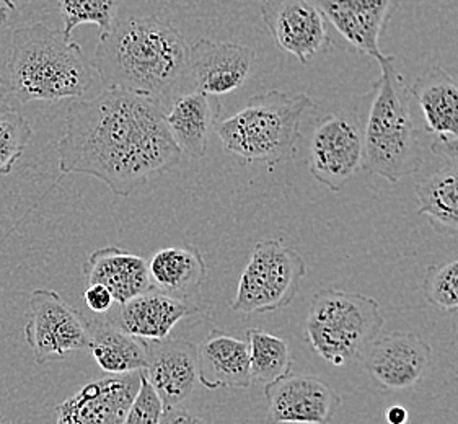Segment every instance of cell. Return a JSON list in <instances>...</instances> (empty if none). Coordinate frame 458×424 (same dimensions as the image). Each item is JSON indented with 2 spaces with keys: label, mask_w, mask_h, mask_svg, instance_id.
Returning <instances> with one entry per match:
<instances>
[{
  "label": "cell",
  "mask_w": 458,
  "mask_h": 424,
  "mask_svg": "<svg viewBox=\"0 0 458 424\" xmlns=\"http://www.w3.org/2000/svg\"><path fill=\"white\" fill-rule=\"evenodd\" d=\"M166 110L152 97L121 89L73 100L57 148L61 175L98 178L116 196L134 193L183 156L166 128Z\"/></svg>",
  "instance_id": "obj_1"
},
{
  "label": "cell",
  "mask_w": 458,
  "mask_h": 424,
  "mask_svg": "<svg viewBox=\"0 0 458 424\" xmlns=\"http://www.w3.org/2000/svg\"><path fill=\"white\" fill-rule=\"evenodd\" d=\"M92 65L106 89L147 95L166 108L196 90L186 39L158 17L116 20L100 35Z\"/></svg>",
  "instance_id": "obj_2"
},
{
  "label": "cell",
  "mask_w": 458,
  "mask_h": 424,
  "mask_svg": "<svg viewBox=\"0 0 458 424\" xmlns=\"http://www.w3.org/2000/svg\"><path fill=\"white\" fill-rule=\"evenodd\" d=\"M95 82L92 61L63 30L45 23L13 30L7 85L20 105L79 100Z\"/></svg>",
  "instance_id": "obj_3"
},
{
  "label": "cell",
  "mask_w": 458,
  "mask_h": 424,
  "mask_svg": "<svg viewBox=\"0 0 458 424\" xmlns=\"http://www.w3.org/2000/svg\"><path fill=\"white\" fill-rule=\"evenodd\" d=\"M380 64V77L372 85L364 134V168L388 183H400L424 164V152L412 114L410 85L394 69V55Z\"/></svg>",
  "instance_id": "obj_4"
},
{
  "label": "cell",
  "mask_w": 458,
  "mask_h": 424,
  "mask_svg": "<svg viewBox=\"0 0 458 424\" xmlns=\"http://www.w3.org/2000/svg\"><path fill=\"white\" fill-rule=\"evenodd\" d=\"M313 102L305 93H258L230 118H220L214 132L224 148L245 162L273 166L297 154L305 113Z\"/></svg>",
  "instance_id": "obj_5"
},
{
  "label": "cell",
  "mask_w": 458,
  "mask_h": 424,
  "mask_svg": "<svg viewBox=\"0 0 458 424\" xmlns=\"http://www.w3.org/2000/svg\"><path fill=\"white\" fill-rule=\"evenodd\" d=\"M384 323L374 297L330 287L313 295L305 318V338L321 360L341 368L364 356Z\"/></svg>",
  "instance_id": "obj_6"
},
{
  "label": "cell",
  "mask_w": 458,
  "mask_h": 424,
  "mask_svg": "<svg viewBox=\"0 0 458 424\" xmlns=\"http://www.w3.org/2000/svg\"><path fill=\"white\" fill-rule=\"evenodd\" d=\"M307 273L305 259L279 239L258 242L240 276L230 309L239 314H269L293 302Z\"/></svg>",
  "instance_id": "obj_7"
},
{
  "label": "cell",
  "mask_w": 458,
  "mask_h": 424,
  "mask_svg": "<svg viewBox=\"0 0 458 424\" xmlns=\"http://www.w3.org/2000/svg\"><path fill=\"white\" fill-rule=\"evenodd\" d=\"M23 333L39 366L90 348L89 318L53 289L31 293Z\"/></svg>",
  "instance_id": "obj_8"
},
{
  "label": "cell",
  "mask_w": 458,
  "mask_h": 424,
  "mask_svg": "<svg viewBox=\"0 0 458 424\" xmlns=\"http://www.w3.org/2000/svg\"><path fill=\"white\" fill-rule=\"evenodd\" d=\"M362 168L364 134L358 114H327L310 139V175L333 193H338Z\"/></svg>",
  "instance_id": "obj_9"
},
{
  "label": "cell",
  "mask_w": 458,
  "mask_h": 424,
  "mask_svg": "<svg viewBox=\"0 0 458 424\" xmlns=\"http://www.w3.org/2000/svg\"><path fill=\"white\" fill-rule=\"evenodd\" d=\"M259 12L277 47L301 64L330 49L327 19L315 0H263Z\"/></svg>",
  "instance_id": "obj_10"
},
{
  "label": "cell",
  "mask_w": 458,
  "mask_h": 424,
  "mask_svg": "<svg viewBox=\"0 0 458 424\" xmlns=\"http://www.w3.org/2000/svg\"><path fill=\"white\" fill-rule=\"evenodd\" d=\"M271 423L328 424L343 397L328 382L310 374H285L265 386Z\"/></svg>",
  "instance_id": "obj_11"
},
{
  "label": "cell",
  "mask_w": 458,
  "mask_h": 424,
  "mask_svg": "<svg viewBox=\"0 0 458 424\" xmlns=\"http://www.w3.org/2000/svg\"><path fill=\"white\" fill-rule=\"evenodd\" d=\"M431 360V344L421 336L394 332L377 336L364 352V368L380 387L404 392L424 377Z\"/></svg>",
  "instance_id": "obj_12"
},
{
  "label": "cell",
  "mask_w": 458,
  "mask_h": 424,
  "mask_svg": "<svg viewBox=\"0 0 458 424\" xmlns=\"http://www.w3.org/2000/svg\"><path fill=\"white\" fill-rule=\"evenodd\" d=\"M142 370L87 384L55 406V424H123L140 388Z\"/></svg>",
  "instance_id": "obj_13"
},
{
  "label": "cell",
  "mask_w": 458,
  "mask_h": 424,
  "mask_svg": "<svg viewBox=\"0 0 458 424\" xmlns=\"http://www.w3.org/2000/svg\"><path fill=\"white\" fill-rule=\"evenodd\" d=\"M146 342L147 360L142 376L154 388L164 408L182 405L199 382L198 346L178 338Z\"/></svg>",
  "instance_id": "obj_14"
},
{
  "label": "cell",
  "mask_w": 458,
  "mask_h": 424,
  "mask_svg": "<svg viewBox=\"0 0 458 424\" xmlns=\"http://www.w3.org/2000/svg\"><path fill=\"white\" fill-rule=\"evenodd\" d=\"M257 61L253 47L199 39L190 47V69L196 90L220 97L239 90Z\"/></svg>",
  "instance_id": "obj_15"
},
{
  "label": "cell",
  "mask_w": 458,
  "mask_h": 424,
  "mask_svg": "<svg viewBox=\"0 0 458 424\" xmlns=\"http://www.w3.org/2000/svg\"><path fill=\"white\" fill-rule=\"evenodd\" d=\"M327 21L360 55L377 63L390 55L380 49V37L386 23L400 7V0H315Z\"/></svg>",
  "instance_id": "obj_16"
},
{
  "label": "cell",
  "mask_w": 458,
  "mask_h": 424,
  "mask_svg": "<svg viewBox=\"0 0 458 424\" xmlns=\"http://www.w3.org/2000/svg\"><path fill=\"white\" fill-rule=\"evenodd\" d=\"M196 314H199V309L190 301L150 287L121 304L120 325L132 336L157 342L168 338L178 323Z\"/></svg>",
  "instance_id": "obj_17"
},
{
  "label": "cell",
  "mask_w": 458,
  "mask_h": 424,
  "mask_svg": "<svg viewBox=\"0 0 458 424\" xmlns=\"http://www.w3.org/2000/svg\"><path fill=\"white\" fill-rule=\"evenodd\" d=\"M222 105L219 97L201 90L178 97L165 113L166 128L176 146L188 157H204L209 138L219 123Z\"/></svg>",
  "instance_id": "obj_18"
},
{
  "label": "cell",
  "mask_w": 458,
  "mask_h": 424,
  "mask_svg": "<svg viewBox=\"0 0 458 424\" xmlns=\"http://www.w3.org/2000/svg\"><path fill=\"white\" fill-rule=\"evenodd\" d=\"M83 279L85 286L106 287L120 305L152 287L147 259L118 247L95 250L83 263Z\"/></svg>",
  "instance_id": "obj_19"
},
{
  "label": "cell",
  "mask_w": 458,
  "mask_h": 424,
  "mask_svg": "<svg viewBox=\"0 0 458 424\" xmlns=\"http://www.w3.org/2000/svg\"><path fill=\"white\" fill-rule=\"evenodd\" d=\"M198 377L209 390L251 387L248 343L212 330L198 346Z\"/></svg>",
  "instance_id": "obj_20"
},
{
  "label": "cell",
  "mask_w": 458,
  "mask_h": 424,
  "mask_svg": "<svg viewBox=\"0 0 458 424\" xmlns=\"http://www.w3.org/2000/svg\"><path fill=\"white\" fill-rule=\"evenodd\" d=\"M410 93L421 113L424 130L436 138H457L458 83L445 69L428 67L410 85Z\"/></svg>",
  "instance_id": "obj_21"
},
{
  "label": "cell",
  "mask_w": 458,
  "mask_h": 424,
  "mask_svg": "<svg viewBox=\"0 0 458 424\" xmlns=\"http://www.w3.org/2000/svg\"><path fill=\"white\" fill-rule=\"evenodd\" d=\"M106 314L89 320L90 348L100 369L108 376H123L146 368L147 342L129 335Z\"/></svg>",
  "instance_id": "obj_22"
},
{
  "label": "cell",
  "mask_w": 458,
  "mask_h": 424,
  "mask_svg": "<svg viewBox=\"0 0 458 424\" xmlns=\"http://www.w3.org/2000/svg\"><path fill=\"white\" fill-rule=\"evenodd\" d=\"M147 263L154 287L183 301L201 289L208 273L201 251L193 245L160 250Z\"/></svg>",
  "instance_id": "obj_23"
},
{
  "label": "cell",
  "mask_w": 458,
  "mask_h": 424,
  "mask_svg": "<svg viewBox=\"0 0 458 424\" xmlns=\"http://www.w3.org/2000/svg\"><path fill=\"white\" fill-rule=\"evenodd\" d=\"M418 214L436 231L458 235V165L447 164L416 186Z\"/></svg>",
  "instance_id": "obj_24"
},
{
  "label": "cell",
  "mask_w": 458,
  "mask_h": 424,
  "mask_svg": "<svg viewBox=\"0 0 458 424\" xmlns=\"http://www.w3.org/2000/svg\"><path fill=\"white\" fill-rule=\"evenodd\" d=\"M247 343L253 382L267 386L293 369L289 343L283 338L263 332L259 328H250L247 332Z\"/></svg>",
  "instance_id": "obj_25"
},
{
  "label": "cell",
  "mask_w": 458,
  "mask_h": 424,
  "mask_svg": "<svg viewBox=\"0 0 458 424\" xmlns=\"http://www.w3.org/2000/svg\"><path fill=\"white\" fill-rule=\"evenodd\" d=\"M123 0H57L63 17V33L71 38L73 30L85 23H92L100 30V35L110 31L116 21Z\"/></svg>",
  "instance_id": "obj_26"
},
{
  "label": "cell",
  "mask_w": 458,
  "mask_h": 424,
  "mask_svg": "<svg viewBox=\"0 0 458 424\" xmlns=\"http://www.w3.org/2000/svg\"><path fill=\"white\" fill-rule=\"evenodd\" d=\"M31 138L33 128L19 111H4L0 114V176L12 174Z\"/></svg>",
  "instance_id": "obj_27"
},
{
  "label": "cell",
  "mask_w": 458,
  "mask_h": 424,
  "mask_svg": "<svg viewBox=\"0 0 458 424\" xmlns=\"http://www.w3.org/2000/svg\"><path fill=\"white\" fill-rule=\"evenodd\" d=\"M422 293L434 307L447 312L458 310V255L426 269Z\"/></svg>",
  "instance_id": "obj_28"
},
{
  "label": "cell",
  "mask_w": 458,
  "mask_h": 424,
  "mask_svg": "<svg viewBox=\"0 0 458 424\" xmlns=\"http://www.w3.org/2000/svg\"><path fill=\"white\" fill-rule=\"evenodd\" d=\"M162 413L164 405L160 398L157 397L146 377L140 376V388L123 424H160Z\"/></svg>",
  "instance_id": "obj_29"
},
{
  "label": "cell",
  "mask_w": 458,
  "mask_h": 424,
  "mask_svg": "<svg viewBox=\"0 0 458 424\" xmlns=\"http://www.w3.org/2000/svg\"><path fill=\"white\" fill-rule=\"evenodd\" d=\"M83 301L95 315L108 314L111 307L114 304L113 294L101 284H92V286L85 287Z\"/></svg>",
  "instance_id": "obj_30"
},
{
  "label": "cell",
  "mask_w": 458,
  "mask_h": 424,
  "mask_svg": "<svg viewBox=\"0 0 458 424\" xmlns=\"http://www.w3.org/2000/svg\"><path fill=\"white\" fill-rule=\"evenodd\" d=\"M160 424H212L206 418L199 415H194L188 410H183L180 406H172V408H164V413L160 418Z\"/></svg>",
  "instance_id": "obj_31"
},
{
  "label": "cell",
  "mask_w": 458,
  "mask_h": 424,
  "mask_svg": "<svg viewBox=\"0 0 458 424\" xmlns=\"http://www.w3.org/2000/svg\"><path fill=\"white\" fill-rule=\"evenodd\" d=\"M434 156L445 160L447 164L458 165V136L457 138H437L431 144Z\"/></svg>",
  "instance_id": "obj_32"
},
{
  "label": "cell",
  "mask_w": 458,
  "mask_h": 424,
  "mask_svg": "<svg viewBox=\"0 0 458 424\" xmlns=\"http://www.w3.org/2000/svg\"><path fill=\"white\" fill-rule=\"evenodd\" d=\"M408 410L402 405H392L386 408V420L388 424H406L408 423Z\"/></svg>",
  "instance_id": "obj_33"
},
{
  "label": "cell",
  "mask_w": 458,
  "mask_h": 424,
  "mask_svg": "<svg viewBox=\"0 0 458 424\" xmlns=\"http://www.w3.org/2000/svg\"><path fill=\"white\" fill-rule=\"evenodd\" d=\"M15 12H17V5L13 0H0V28L9 27Z\"/></svg>",
  "instance_id": "obj_34"
},
{
  "label": "cell",
  "mask_w": 458,
  "mask_h": 424,
  "mask_svg": "<svg viewBox=\"0 0 458 424\" xmlns=\"http://www.w3.org/2000/svg\"><path fill=\"white\" fill-rule=\"evenodd\" d=\"M0 424H12L10 423L9 420H7V418H4V416H2V413H0Z\"/></svg>",
  "instance_id": "obj_35"
},
{
  "label": "cell",
  "mask_w": 458,
  "mask_h": 424,
  "mask_svg": "<svg viewBox=\"0 0 458 424\" xmlns=\"http://www.w3.org/2000/svg\"><path fill=\"white\" fill-rule=\"evenodd\" d=\"M457 333H458V325H457Z\"/></svg>",
  "instance_id": "obj_36"
}]
</instances>
